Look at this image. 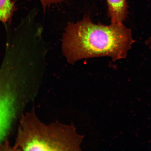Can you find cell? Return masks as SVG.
Listing matches in <instances>:
<instances>
[{
  "label": "cell",
  "mask_w": 151,
  "mask_h": 151,
  "mask_svg": "<svg viewBox=\"0 0 151 151\" xmlns=\"http://www.w3.org/2000/svg\"><path fill=\"white\" fill-rule=\"evenodd\" d=\"M6 133V131L0 128V142L2 140L4 137L5 136Z\"/></svg>",
  "instance_id": "obj_7"
},
{
  "label": "cell",
  "mask_w": 151,
  "mask_h": 151,
  "mask_svg": "<svg viewBox=\"0 0 151 151\" xmlns=\"http://www.w3.org/2000/svg\"><path fill=\"white\" fill-rule=\"evenodd\" d=\"M84 139L73 124H46L32 111L22 118L16 146L24 151H80Z\"/></svg>",
  "instance_id": "obj_2"
},
{
  "label": "cell",
  "mask_w": 151,
  "mask_h": 151,
  "mask_svg": "<svg viewBox=\"0 0 151 151\" xmlns=\"http://www.w3.org/2000/svg\"><path fill=\"white\" fill-rule=\"evenodd\" d=\"M44 10L45 11L47 7L53 4H58L63 1V0H40Z\"/></svg>",
  "instance_id": "obj_6"
},
{
  "label": "cell",
  "mask_w": 151,
  "mask_h": 151,
  "mask_svg": "<svg viewBox=\"0 0 151 151\" xmlns=\"http://www.w3.org/2000/svg\"><path fill=\"white\" fill-rule=\"evenodd\" d=\"M16 10L12 0H0V22L5 24H10Z\"/></svg>",
  "instance_id": "obj_5"
},
{
  "label": "cell",
  "mask_w": 151,
  "mask_h": 151,
  "mask_svg": "<svg viewBox=\"0 0 151 151\" xmlns=\"http://www.w3.org/2000/svg\"><path fill=\"white\" fill-rule=\"evenodd\" d=\"M134 42L131 30L123 24H95L89 17L68 24L62 50L70 64L86 58L108 57L113 60L124 58Z\"/></svg>",
  "instance_id": "obj_1"
},
{
  "label": "cell",
  "mask_w": 151,
  "mask_h": 151,
  "mask_svg": "<svg viewBox=\"0 0 151 151\" xmlns=\"http://www.w3.org/2000/svg\"><path fill=\"white\" fill-rule=\"evenodd\" d=\"M111 23L123 24L128 14L127 0H106Z\"/></svg>",
  "instance_id": "obj_4"
},
{
  "label": "cell",
  "mask_w": 151,
  "mask_h": 151,
  "mask_svg": "<svg viewBox=\"0 0 151 151\" xmlns=\"http://www.w3.org/2000/svg\"><path fill=\"white\" fill-rule=\"evenodd\" d=\"M14 101L11 92L0 85V128L6 132L14 117Z\"/></svg>",
  "instance_id": "obj_3"
}]
</instances>
